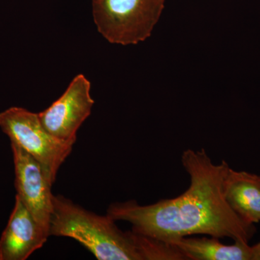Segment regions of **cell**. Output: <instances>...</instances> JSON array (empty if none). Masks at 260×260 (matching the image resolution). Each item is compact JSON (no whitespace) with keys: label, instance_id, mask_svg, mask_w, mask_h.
<instances>
[{"label":"cell","instance_id":"obj_5","mask_svg":"<svg viewBox=\"0 0 260 260\" xmlns=\"http://www.w3.org/2000/svg\"><path fill=\"white\" fill-rule=\"evenodd\" d=\"M90 82L85 75L75 77L61 96L40 113L43 126L57 139L74 145L77 132L90 116L94 100Z\"/></svg>","mask_w":260,"mask_h":260},{"label":"cell","instance_id":"obj_8","mask_svg":"<svg viewBox=\"0 0 260 260\" xmlns=\"http://www.w3.org/2000/svg\"><path fill=\"white\" fill-rule=\"evenodd\" d=\"M227 203L247 223L260 221V176L229 168L223 183Z\"/></svg>","mask_w":260,"mask_h":260},{"label":"cell","instance_id":"obj_6","mask_svg":"<svg viewBox=\"0 0 260 260\" xmlns=\"http://www.w3.org/2000/svg\"><path fill=\"white\" fill-rule=\"evenodd\" d=\"M14 160L15 188L19 199L41 227L49 234L53 210V183L41 164L15 143H11Z\"/></svg>","mask_w":260,"mask_h":260},{"label":"cell","instance_id":"obj_11","mask_svg":"<svg viewBox=\"0 0 260 260\" xmlns=\"http://www.w3.org/2000/svg\"><path fill=\"white\" fill-rule=\"evenodd\" d=\"M252 260H260V242L252 246Z\"/></svg>","mask_w":260,"mask_h":260},{"label":"cell","instance_id":"obj_4","mask_svg":"<svg viewBox=\"0 0 260 260\" xmlns=\"http://www.w3.org/2000/svg\"><path fill=\"white\" fill-rule=\"evenodd\" d=\"M0 127L11 143L19 145L41 164L54 184L59 168L74 145L53 136L43 126L38 114L23 108L11 107L0 113Z\"/></svg>","mask_w":260,"mask_h":260},{"label":"cell","instance_id":"obj_10","mask_svg":"<svg viewBox=\"0 0 260 260\" xmlns=\"http://www.w3.org/2000/svg\"><path fill=\"white\" fill-rule=\"evenodd\" d=\"M134 233L138 250L143 260L186 259L184 254L174 244Z\"/></svg>","mask_w":260,"mask_h":260},{"label":"cell","instance_id":"obj_2","mask_svg":"<svg viewBox=\"0 0 260 260\" xmlns=\"http://www.w3.org/2000/svg\"><path fill=\"white\" fill-rule=\"evenodd\" d=\"M49 237H70L99 260H143L133 231L124 232L109 215L84 209L61 195H54Z\"/></svg>","mask_w":260,"mask_h":260},{"label":"cell","instance_id":"obj_7","mask_svg":"<svg viewBox=\"0 0 260 260\" xmlns=\"http://www.w3.org/2000/svg\"><path fill=\"white\" fill-rule=\"evenodd\" d=\"M49 234L15 197L9 221L0 239V260H25L47 242Z\"/></svg>","mask_w":260,"mask_h":260},{"label":"cell","instance_id":"obj_9","mask_svg":"<svg viewBox=\"0 0 260 260\" xmlns=\"http://www.w3.org/2000/svg\"><path fill=\"white\" fill-rule=\"evenodd\" d=\"M177 246L186 259L252 260V246L242 241L224 244L218 238L183 237L171 242Z\"/></svg>","mask_w":260,"mask_h":260},{"label":"cell","instance_id":"obj_3","mask_svg":"<svg viewBox=\"0 0 260 260\" xmlns=\"http://www.w3.org/2000/svg\"><path fill=\"white\" fill-rule=\"evenodd\" d=\"M166 0H93L92 11L98 31L108 42L135 45L151 36Z\"/></svg>","mask_w":260,"mask_h":260},{"label":"cell","instance_id":"obj_1","mask_svg":"<svg viewBox=\"0 0 260 260\" xmlns=\"http://www.w3.org/2000/svg\"><path fill=\"white\" fill-rule=\"evenodd\" d=\"M181 162L190 179L183 194L148 205L133 200L113 203L107 215L116 221L129 222L133 232L169 243L194 234L249 243L255 232L254 224L243 220L224 197L228 162L214 164L203 148L185 150Z\"/></svg>","mask_w":260,"mask_h":260}]
</instances>
